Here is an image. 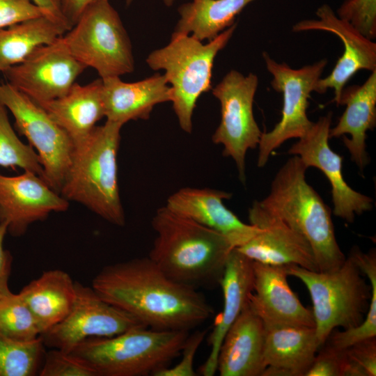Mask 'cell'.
Returning a JSON list of instances; mask_svg holds the SVG:
<instances>
[{"label": "cell", "mask_w": 376, "mask_h": 376, "mask_svg": "<svg viewBox=\"0 0 376 376\" xmlns=\"http://www.w3.org/2000/svg\"><path fill=\"white\" fill-rule=\"evenodd\" d=\"M91 287L152 329L190 331L214 313L198 289L172 280L148 256L103 267Z\"/></svg>", "instance_id": "cell-1"}, {"label": "cell", "mask_w": 376, "mask_h": 376, "mask_svg": "<svg viewBox=\"0 0 376 376\" xmlns=\"http://www.w3.org/2000/svg\"><path fill=\"white\" fill-rule=\"evenodd\" d=\"M288 276L299 279L311 299L315 329L320 348L336 328L355 327L364 319L376 322V254L359 248L338 269L312 271L285 265Z\"/></svg>", "instance_id": "cell-2"}, {"label": "cell", "mask_w": 376, "mask_h": 376, "mask_svg": "<svg viewBox=\"0 0 376 376\" xmlns=\"http://www.w3.org/2000/svg\"><path fill=\"white\" fill-rule=\"evenodd\" d=\"M151 224L156 236L148 257L167 276L196 289L219 285L235 249L226 237L166 205Z\"/></svg>", "instance_id": "cell-3"}, {"label": "cell", "mask_w": 376, "mask_h": 376, "mask_svg": "<svg viewBox=\"0 0 376 376\" xmlns=\"http://www.w3.org/2000/svg\"><path fill=\"white\" fill-rule=\"evenodd\" d=\"M307 169L298 156L289 158L275 175L269 194L258 202L306 239L318 272L335 270L346 257L336 240L330 208L306 180Z\"/></svg>", "instance_id": "cell-4"}, {"label": "cell", "mask_w": 376, "mask_h": 376, "mask_svg": "<svg viewBox=\"0 0 376 376\" xmlns=\"http://www.w3.org/2000/svg\"><path fill=\"white\" fill-rule=\"evenodd\" d=\"M123 125L106 120L75 145L60 194L79 203L107 221L125 224L118 183L117 155Z\"/></svg>", "instance_id": "cell-5"}, {"label": "cell", "mask_w": 376, "mask_h": 376, "mask_svg": "<svg viewBox=\"0 0 376 376\" xmlns=\"http://www.w3.org/2000/svg\"><path fill=\"white\" fill-rule=\"evenodd\" d=\"M189 334L140 326L113 336L88 338L70 353L96 376H154L181 354Z\"/></svg>", "instance_id": "cell-6"}, {"label": "cell", "mask_w": 376, "mask_h": 376, "mask_svg": "<svg viewBox=\"0 0 376 376\" xmlns=\"http://www.w3.org/2000/svg\"><path fill=\"white\" fill-rule=\"evenodd\" d=\"M236 26L234 23L206 43L191 35L173 33L169 44L152 51L146 58L151 69L164 71L171 88L173 109L181 129L187 133L192 131L198 99L212 88L215 57L228 44Z\"/></svg>", "instance_id": "cell-7"}, {"label": "cell", "mask_w": 376, "mask_h": 376, "mask_svg": "<svg viewBox=\"0 0 376 376\" xmlns=\"http://www.w3.org/2000/svg\"><path fill=\"white\" fill-rule=\"evenodd\" d=\"M62 39L74 58L86 68L95 69L101 79L134 70L131 41L109 0L88 6Z\"/></svg>", "instance_id": "cell-8"}, {"label": "cell", "mask_w": 376, "mask_h": 376, "mask_svg": "<svg viewBox=\"0 0 376 376\" xmlns=\"http://www.w3.org/2000/svg\"><path fill=\"white\" fill-rule=\"evenodd\" d=\"M267 71L272 75L271 85L283 95L281 118L274 128L262 132L258 143L257 166L263 167L272 152L288 139L304 136L314 122L307 116L308 99L327 64L321 59L299 69L287 63H278L267 52L263 54Z\"/></svg>", "instance_id": "cell-9"}, {"label": "cell", "mask_w": 376, "mask_h": 376, "mask_svg": "<svg viewBox=\"0 0 376 376\" xmlns=\"http://www.w3.org/2000/svg\"><path fill=\"white\" fill-rule=\"evenodd\" d=\"M258 86L256 75L250 72L244 75L231 70L212 88L221 107L220 123L212 139L215 144L224 146V156L234 160L242 182L246 180V152L258 146L262 134L253 112Z\"/></svg>", "instance_id": "cell-10"}, {"label": "cell", "mask_w": 376, "mask_h": 376, "mask_svg": "<svg viewBox=\"0 0 376 376\" xmlns=\"http://www.w3.org/2000/svg\"><path fill=\"white\" fill-rule=\"evenodd\" d=\"M0 103L15 118L17 131L37 150L45 180L60 194L69 169L75 145L46 111L10 84H0Z\"/></svg>", "instance_id": "cell-11"}, {"label": "cell", "mask_w": 376, "mask_h": 376, "mask_svg": "<svg viewBox=\"0 0 376 376\" xmlns=\"http://www.w3.org/2000/svg\"><path fill=\"white\" fill-rule=\"evenodd\" d=\"M140 326L144 325L106 301L91 285L75 281V297L70 312L40 337L46 347L70 352L88 338L113 336Z\"/></svg>", "instance_id": "cell-12"}, {"label": "cell", "mask_w": 376, "mask_h": 376, "mask_svg": "<svg viewBox=\"0 0 376 376\" xmlns=\"http://www.w3.org/2000/svg\"><path fill=\"white\" fill-rule=\"evenodd\" d=\"M86 68L70 54L61 36L38 47L3 74L7 83L36 103H42L67 94Z\"/></svg>", "instance_id": "cell-13"}, {"label": "cell", "mask_w": 376, "mask_h": 376, "mask_svg": "<svg viewBox=\"0 0 376 376\" xmlns=\"http://www.w3.org/2000/svg\"><path fill=\"white\" fill-rule=\"evenodd\" d=\"M331 118V112L321 116L288 152L298 156L307 168L315 167L323 173L331 184L334 214L352 223L356 215L372 210L373 199L353 189L344 180L342 157L329 143Z\"/></svg>", "instance_id": "cell-14"}, {"label": "cell", "mask_w": 376, "mask_h": 376, "mask_svg": "<svg viewBox=\"0 0 376 376\" xmlns=\"http://www.w3.org/2000/svg\"><path fill=\"white\" fill-rule=\"evenodd\" d=\"M317 19H304L292 26V31H324L337 36L344 51L331 73L320 78L315 92L322 94L328 88L334 91L333 101L339 105L341 93L347 81L359 70H376V43L362 36L349 23L339 18L330 6H320Z\"/></svg>", "instance_id": "cell-15"}, {"label": "cell", "mask_w": 376, "mask_h": 376, "mask_svg": "<svg viewBox=\"0 0 376 376\" xmlns=\"http://www.w3.org/2000/svg\"><path fill=\"white\" fill-rule=\"evenodd\" d=\"M68 207L69 201L36 173L24 171L12 177L0 173V223H7L12 236L25 234L32 224Z\"/></svg>", "instance_id": "cell-16"}, {"label": "cell", "mask_w": 376, "mask_h": 376, "mask_svg": "<svg viewBox=\"0 0 376 376\" xmlns=\"http://www.w3.org/2000/svg\"><path fill=\"white\" fill-rule=\"evenodd\" d=\"M249 224L260 231L235 248L252 261L272 265H297L318 271L313 249L306 239L285 223L253 202L249 210Z\"/></svg>", "instance_id": "cell-17"}, {"label": "cell", "mask_w": 376, "mask_h": 376, "mask_svg": "<svg viewBox=\"0 0 376 376\" xmlns=\"http://www.w3.org/2000/svg\"><path fill=\"white\" fill-rule=\"evenodd\" d=\"M253 289L249 306L265 327L293 325L315 327L312 311L290 288L285 265L252 261Z\"/></svg>", "instance_id": "cell-18"}, {"label": "cell", "mask_w": 376, "mask_h": 376, "mask_svg": "<svg viewBox=\"0 0 376 376\" xmlns=\"http://www.w3.org/2000/svg\"><path fill=\"white\" fill-rule=\"evenodd\" d=\"M231 193L209 188H181L167 199L171 210L226 237L235 248L246 243L260 228L241 221L228 209L225 199Z\"/></svg>", "instance_id": "cell-19"}, {"label": "cell", "mask_w": 376, "mask_h": 376, "mask_svg": "<svg viewBox=\"0 0 376 376\" xmlns=\"http://www.w3.org/2000/svg\"><path fill=\"white\" fill-rule=\"evenodd\" d=\"M102 80L104 117L123 125L130 120H147L158 104L171 100V88L164 74L135 82H125L120 77Z\"/></svg>", "instance_id": "cell-20"}, {"label": "cell", "mask_w": 376, "mask_h": 376, "mask_svg": "<svg viewBox=\"0 0 376 376\" xmlns=\"http://www.w3.org/2000/svg\"><path fill=\"white\" fill-rule=\"evenodd\" d=\"M265 334L263 322L247 304L223 339L217 358L219 375L261 376Z\"/></svg>", "instance_id": "cell-21"}, {"label": "cell", "mask_w": 376, "mask_h": 376, "mask_svg": "<svg viewBox=\"0 0 376 376\" xmlns=\"http://www.w3.org/2000/svg\"><path fill=\"white\" fill-rule=\"evenodd\" d=\"M219 285L224 297L223 310L208 338L210 354L199 368V373L203 376H212L216 373L223 339L248 304L253 289L252 260L233 249L227 260Z\"/></svg>", "instance_id": "cell-22"}, {"label": "cell", "mask_w": 376, "mask_h": 376, "mask_svg": "<svg viewBox=\"0 0 376 376\" xmlns=\"http://www.w3.org/2000/svg\"><path fill=\"white\" fill-rule=\"evenodd\" d=\"M318 350L315 327H265L261 376H304Z\"/></svg>", "instance_id": "cell-23"}, {"label": "cell", "mask_w": 376, "mask_h": 376, "mask_svg": "<svg viewBox=\"0 0 376 376\" xmlns=\"http://www.w3.org/2000/svg\"><path fill=\"white\" fill-rule=\"evenodd\" d=\"M339 105L345 109L334 127L329 130V138L343 137L351 160L363 172L368 164L366 150V132L376 125V70L361 85L345 87L341 93Z\"/></svg>", "instance_id": "cell-24"}, {"label": "cell", "mask_w": 376, "mask_h": 376, "mask_svg": "<svg viewBox=\"0 0 376 376\" xmlns=\"http://www.w3.org/2000/svg\"><path fill=\"white\" fill-rule=\"evenodd\" d=\"M37 104L75 145L86 139L104 117L102 80L100 78L83 86L75 83L61 97Z\"/></svg>", "instance_id": "cell-25"}, {"label": "cell", "mask_w": 376, "mask_h": 376, "mask_svg": "<svg viewBox=\"0 0 376 376\" xmlns=\"http://www.w3.org/2000/svg\"><path fill=\"white\" fill-rule=\"evenodd\" d=\"M34 316L40 335L62 321L75 297V281L61 269L47 270L18 293Z\"/></svg>", "instance_id": "cell-26"}, {"label": "cell", "mask_w": 376, "mask_h": 376, "mask_svg": "<svg viewBox=\"0 0 376 376\" xmlns=\"http://www.w3.org/2000/svg\"><path fill=\"white\" fill-rule=\"evenodd\" d=\"M70 29L63 19L45 15L0 29V72L24 61L38 47Z\"/></svg>", "instance_id": "cell-27"}, {"label": "cell", "mask_w": 376, "mask_h": 376, "mask_svg": "<svg viewBox=\"0 0 376 376\" xmlns=\"http://www.w3.org/2000/svg\"><path fill=\"white\" fill-rule=\"evenodd\" d=\"M254 0H192L178 8L173 33L210 41L234 24L235 17Z\"/></svg>", "instance_id": "cell-28"}, {"label": "cell", "mask_w": 376, "mask_h": 376, "mask_svg": "<svg viewBox=\"0 0 376 376\" xmlns=\"http://www.w3.org/2000/svg\"><path fill=\"white\" fill-rule=\"evenodd\" d=\"M46 351L40 336L22 341L0 334V376L38 375Z\"/></svg>", "instance_id": "cell-29"}, {"label": "cell", "mask_w": 376, "mask_h": 376, "mask_svg": "<svg viewBox=\"0 0 376 376\" xmlns=\"http://www.w3.org/2000/svg\"><path fill=\"white\" fill-rule=\"evenodd\" d=\"M7 109L0 103V166L33 172L45 180L38 154L18 138L9 121Z\"/></svg>", "instance_id": "cell-30"}, {"label": "cell", "mask_w": 376, "mask_h": 376, "mask_svg": "<svg viewBox=\"0 0 376 376\" xmlns=\"http://www.w3.org/2000/svg\"><path fill=\"white\" fill-rule=\"evenodd\" d=\"M0 334L22 341L40 336L34 316L19 294L12 292L0 299Z\"/></svg>", "instance_id": "cell-31"}, {"label": "cell", "mask_w": 376, "mask_h": 376, "mask_svg": "<svg viewBox=\"0 0 376 376\" xmlns=\"http://www.w3.org/2000/svg\"><path fill=\"white\" fill-rule=\"evenodd\" d=\"M341 350V376L376 375V337Z\"/></svg>", "instance_id": "cell-32"}, {"label": "cell", "mask_w": 376, "mask_h": 376, "mask_svg": "<svg viewBox=\"0 0 376 376\" xmlns=\"http://www.w3.org/2000/svg\"><path fill=\"white\" fill-rule=\"evenodd\" d=\"M336 15L366 38H376V0H345Z\"/></svg>", "instance_id": "cell-33"}, {"label": "cell", "mask_w": 376, "mask_h": 376, "mask_svg": "<svg viewBox=\"0 0 376 376\" xmlns=\"http://www.w3.org/2000/svg\"><path fill=\"white\" fill-rule=\"evenodd\" d=\"M40 376H96L87 364L70 352L51 348L46 351Z\"/></svg>", "instance_id": "cell-34"}, {"label": "cell", "mask_w": 376, "mask_h": 376, "mask_svg": "<svg viewBox=\"0 0 376 376\" xmlns=\"http://www.w3.org/2000/svg\"><path fill=\"white\" fill-rule=\"evenodd\" d=\"M206 330H196L189 334L182 349V358L172 367H166L155 374L154 376H195L194 361L198 349L206 335Z\"/></svg>", "instance_id": "cell-35"}, {"label": "cell", "mask_w": 376, "mask_h": 376, "mask_svg": "<svg viewBox=\"0 0 376 376\" xmlns=\"http://www.w3.org/2000/svg\"><path fill=\"white\" fill-rule=\"evenodd\" d=\"M45 15L31 0H0V29Z\"/></svg>", "instance_id": "cell-36"}, {"label": "cell", "mask_w": 376, "mask_h": 376, "mask_svg": "<svg viewBox=\"0 0 376 376\" xmlns=\"http://www.w3.org/2000/svg\"><path fill=\"white\" fill-rule=\"evenodd\" d=\"M320 349L304 376H341V350L327 344Z\"/></svg>", "instance_id": "cell-37"}, {"label": "cell", "mask_w": 376, "mask_h": 376, "mask_svg": "<svg viewBox=\"0 0 376 376\" xmlns=\"http://www.w3.org/2000/svg\"><path fill=\"white\" fill-rule=\"evenodd\" d=\"M7 232V223H0V299L12 293L8 286V281L13 257L10 251L3 248V240Z\"/></svg>", "instance_id": "cell-38"}, {"label": "cell", "mask_w": 376, "mask_h": 376, "mask_svg": "<svg viewBox=\"0 0 376 376\" xmlns=\"http://www.w3.org/2000/svg\"><path fill=\"white\" fill-rule=\"evenodd\" d=\"M99 1L102 0H62L61 13L70 29L88 6Z\"/></svg>", "instance_id": "cell-39"}, {"label": "cell", "mask_w": 376, "mask_h": 376, "mask_svg": "<svg viewBox=\"0 0 376 376\" xmlns=\"http://www.w3.org/2000/svg\"><path fill=\"white\" fill-rule=\"evenodd\" d=\"M31 1L38 6H39L40 8L44 10L49 15L65 20L62 15L61 9L62 0H31Z\"/></svg>", "instance_id": "cell-40"}, {"label": "cell", "mask_w": 376, "mask_h": 376, "mask_svg": "<svg viewBox=\"0 0 376 376\" xmlns=\"http://www.w3.org/2000/svg\"><path fill=\"white\" fill-rule=\"evenodd\" d=\"M163 1H164V3L166 6H171V5L173 3V2H174L175 0H163Z\"/></svg>", "instance_id": "cell-41"}, {"label": "cell", "mask_w": 376, "mask_h": 376, "mask_svg": "<svg viewBox=\"0 0 376 376\" xmlns=\"http://www.w3.org/2000/svg\"><path fill=\"white\" fill-rule=\"evenodd\" d=\"M133 0H125L127 4H130L132 2Z\"/></svg>", "instance_id": "cell-42"}]
</instances>
